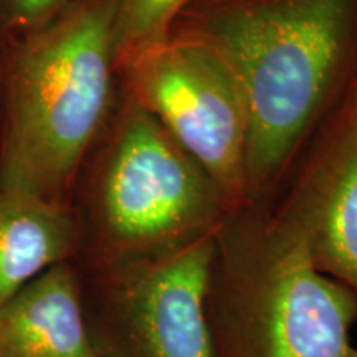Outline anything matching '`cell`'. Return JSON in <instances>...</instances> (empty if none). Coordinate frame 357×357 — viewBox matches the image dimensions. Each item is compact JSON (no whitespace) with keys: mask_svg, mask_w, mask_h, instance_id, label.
Returning a JSON list of instances; mask_svg holds the SVG:
<instances>
[{"mask_svg":"<svg viewBox=\"0 0 357 357\" xmlns=\"http://www.w3.org/2000/svg\"><path fill=\"white\" fill-rule=\"evenodd\" d=\"M294 205L305 218L316 265L357 296V93L316 182Z\"/></svg>","mask_w":357,"mask_h":357,"instance_id":"cell-8","label":"cell"},{"mask_svg":"<svg viewBox=\"0 0 357 357\" xmlns=\"http://www.w3.org/2000/svg\"><path fill=\"white\" fill-rule=\"evenodd\" d=\"M78 0H0V43L47 29Z\"/></svg>","mask_w":357,"mask_h":357,"instance_id":"cell-11","label":"cell"},{"mask_svg":"<svg viewBox=\"0 0 357 357\" xmlns=\"http://www.w3.org/2000/svg\"><path fill=\"white\" fill-rule=\"evenodd\" d=\"M189 0H118L114 22L116 65L167 37L174 15Z\"/></svg>","mask_w":357,"mask_h":357,"instance_id":"cell-10","label":"cell"},{"mask_svg":"<svg viewBox=\"0 0 357 357\" xmlns=\"http://www.w3.org/2000/svg\"><path fill=\"white\" fill-rule=\"evenodd\" d=\"M215 231L155 255L79 266L102 357H212L205 294Z\"/></svg>","mask_w":357,"mask_h":357,"instance_id":"cell-5","label":"cell"},{"mask_svg":"<svg viewBox=\"0 0 357 357\" xmlns=\"http://www.w3.org/2000/svg\"><path fill=\"white\" fill-rule=\"evenodd\" d=\"M229 200L158 119L128 95L77 217L79 266L155 255L213 234Z\"/></svg>","mask_w":357,"mask_h":357,"instance_id":"cell-4","label":"cell"},{"mask_svg":"<svg viewBox=\"0 0 357 357\" xmlns=\"http://www.w3.org/2000/svg\"><path fill=\"white\" fill-rule=\"evenodd\" d=\"M0 357H102L75 261L52 266L0 306Z\"/></svg>","mask_w":357,"mask_h":357,"instance_id":"cell-7","label":"cell"},{"mask_svg":"<svg viewBox=\"0 0 357 357\" xmlns=\"http://www.w3.org/2000/svg\"><path fill=\"white\" fill-rule=\"evenodd\" d=\"M212 357H357V296L316 265L296 205L223 225L205 294Z\"/></svg>","mask_w":357,"mask_h":357,"instance_id":"cell-2","label":"cell"},{"mask_svg":"<svg viewBox=\"0 0 357 357\" xmlns=\"http://www.w3.org/2000/svg\"><path fill=\"white\" fill-rule=\"evenodd\" d=\"M128 95L215 182L227 200L243 192L247 113L238 83L204 37L162 38L118 66Z\"/></svg>","mask_w":357,"mask_h":357,"instance_id":"cell-6","label":"cell"},{"mask_svg":"<svg viewBox=\"0 0 357 357\" xmlns=\"http://www.w3.org/2000/svg\"><path fill=\"white\" fill-rule=\"evenodd\" d=\"M354 25L356 0H245L207 20L204 37L242 93L248 178L289 158L344 68Z\"/></svg>","mask_w":357,"mask_h":357,"instance_id":"cell-3","label":"cell"},{"mask_svg":"<svg viewBox=\"0 0 357 357\" xmlns=\"http://www.w3.org/2000/svg\"><path fill=\"white\" fill-rule=\"evenodd\" d=\"M78 247L68 204L0 189V306L52 266L73 261Z\"/></svg>","mask_w":357,"mask_h":357,"instance_id":"cell-9","label":"cell"},{"mask_svg":"<svg viewBox=\"0 0 357 357\" xmlns=\"http://www.w3.org/2000/svg\"><path fill=\"white\" fill-rule=\"evenodd\" d=\"M118 0H78L29 37L0 43V189L68 204L111 114Z\"/></svg>","mask_w":357,"mask_h":357,"instance_id":"cell-1","label":"cell"}]
</instances>
